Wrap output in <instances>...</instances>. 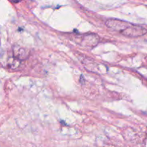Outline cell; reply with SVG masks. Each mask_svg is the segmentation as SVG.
I'll use <instances>...</instances> for the list:
<instances>
[{
  "instance_id": "4",
  "label": "cell",
  "mask_w": 147,
  "mask_h": 147,
  "mask_svg": "<svg viewBox=\"0 0 147 147\" xmlns=\"http://www.w3.org/2000/svg\"><path fill=\"white\" fill-rule=\"evenodd\" d=\"M13 3H19L22 1V0H11Z\"/></svg>"
},
{
  "instance_id": "3",
  "label": "cell",
  "mask_w": 147,
  "mask_h": 147,
  "mask_svg": "<svg viewBox=\"0 0 147 147\" xmlns=\"http://www.w3.org/2000/svg\"><path fill=\"white\" fill-rule=\"evenodd\" d=\"M13 55L17 60H24L29 57L30 53L27 50L19 45H14L12 47Z\"/></svg>"
},
{
  "instance_id": "2",
  "label": "cell",
  "mask_w": 147,
  "mask_h": 147,
  "mask_svg": "<svg viewBox=\"0 0 147 147\" xmlns=\"http://www.w3.org/2000/svg\"><path fill=\"white\" fill-rule=\"evenodd\" d=\"M81 44L88 47H94L99 42L100 37L96 34H84L80 37Z\"/></svg>"
},
{
  "instance_id": "1",
  "label": "cell",
  "mask_w": 147,
  "mask_h": 147,
  "mask_svg": "<svg viewBox=\"0 0 147 147\" xmlns=\"http://www.w3.org/2000/svg\"><path fill=\"white\" fill-rule=\"evenodd\" d=\"M147 33V30L142 26L129 23L128 27L122 30L120 34L129 37H139L144 35Z\"/></svg>"
}]
</instances>
